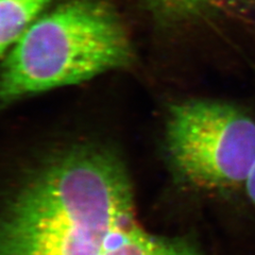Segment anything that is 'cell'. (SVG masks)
I'll return each mask as SVG.
<instances>
[{"label":"cell","instance_id":"6da1fadb","mask_svg":"<svg viewBox=\"0 0 255 255\" xmlns=\"http://www.w3.org/2000/svg\"><path fill=\"white\" fill-rule=\"evenodd\" d=\"M0 255H203L137 218L131 180L107 147L79 143L39 165L0 216Z\"/></svg>","mask_w":255,"mask_h":255},{"label":"cell","instance_id":"7a4b0ae2","mask_svg":"<svg viewBox=\"0 0 255 255\" xmlns=\"http://www.w3.org/2000/svg\"><path fill=\"white\" fill-rule=\"evenodd\" d=\"M0 63V111L48 91L133 65L130 34L109 0H61Z\"/></svg>","mask_w":255,"mask_h":255},{"label":"cell","instance_id":"3957f363","mask_svg":"<svg viewBox=\"0 0 255 255\" xmlns=\"http://www.w3.org/2000/svg\"><path fill=\"white\" fill-rule=\"evenodd\" d=\"M165 145L187 184L202 190L245 185L255 163V121L222 101H182L168 112Z\"/></svg>","mask_w":255,"mask_h":255},{"label":"cell","instance_id":"277c9868","mask_svg":"<svg viewBox=\"0 0 255 255\" xmlns=\"http://www.w3.org/2000/svg\"><path fill=\"white\" fill-rule=\"evenodd\" d=\"M55 0H0V59Z\"/></svg>","mask_w":255,"mask_h":255},{"label":"cell","instance_id":"5b68a950","mask_svg":"<svg viewBox=\"0 0 255 255\" xmlns=\"http://www.w3.org/2000/svg\"><path fill=\"white\" fill-rule=\"evenodd\" d=\"M152 17L165 25L196 19L213 9L232 4L236 0H136Z\"/></svg>","mask_w":255,"mask_h":255},{"label":"cell","instance_id":"8992f818","mask_svg":"<svg viewBox=\"0 0 255 255\" xmlns=\"http://www.w3.org/2000/svg\"><path fill=\"white\" fill-rule=\"evenodd\" d=\"M244 186L246 187L247 195H248V198L250 199L251 203L255 206V163Z\"/></svg>","mask_w":255,"mask_h":255}]
</instances>
